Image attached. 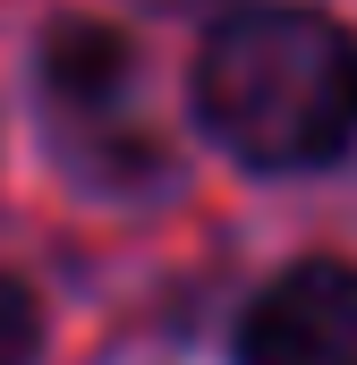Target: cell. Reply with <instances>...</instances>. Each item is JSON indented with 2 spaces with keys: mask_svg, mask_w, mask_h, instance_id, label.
Listing matches in <instances>:
<instances>
[{
  "mask_svg": "<svg viewBox=\"0 0 357 365\" xmlns=\"http://www.w3.org/2000/svg\"><path fill=\"white\" fill-rule=\"evenodd\" d=\"M196 110L264 170L332 162L357 136V43L315 9H238L196 60Z\"/></svg>",
  "mask_w": 357,
  "mask_h": 365,
  "instance_id": "6da1fadb",
  "label": "cell"
},
{
  "mask_svg": "<svg viewBox=\"0 0 357 365\" xmlns=\"http://www.w3.org/2000/svg\"><path fill=\"white\" fill-rule=\"evenodd\" d=\"M247 365H357V264H298L238 323Z\"/></svg>",
  "mask_w": 357,
  "mask_h": 365,
  "instance_id": "7a4b0ae2",
  "label": "cell"
},
{
  "mask_svg": "<svg viewBox=\"0 0 357 365\" xmlns=\"http://www.w3.org/2000/svg\"><path fill=\"white\" fill-rule=\"evenodd\" d=\"M128 77H136V60H128V43L111 34V26H51V43H43V86L60 110H77V128L86 119H111L119 102H128Z\"/></svg>",
  "mask_w": 357,
  "mask_h": 365,
  "instance_id": "3957f363",
  "label": "cell"
},
{
  "mask_svg": "<svg viewBox=\"0 0 357 365\" xmlns=\"http://www.w3.org/2000/svg\"><path fill=\"white\" fill-rule=\"evenodd\" d=\"M34 331H43V323H34V297L0 272V365H26V357H34Z\"/></svg>",
  "mask_w": 357,
  "mask_h": 365,
  "instance_id": "277c9868",
  "label": "cell"
},
{
  "mask_svg": "<svg viewBox=\"0 0 357 365\" xmlns=\"http://www.w3.org/2000/svg\"><path fill=\"white\" fill-rule=\"evenodd\" d=\"M171 9H187V0H171Z\"/></svg>",
  "mask_w": 357,
  "mask_h": 365,
  "instance_id": "5b68a950",
  "label": "cell"
}]
</instances>
